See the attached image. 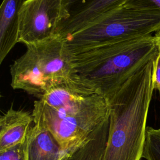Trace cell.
Here are the masks:
<instances>
[{"instance_id":"9","label":"cell","mask_w":160,"mask_h":160,"mask_svg":"<svg viewBox=\"0 0 160 160\" xmlns=\"http://www.w3.org/2000/svg\"><path fill=\"white\" fill-rule=\"evenodd\" d=\"M27 0H3L0 7V63L18 43V16Z\"/></svg>"},{"instance_id":"2","label":"cell","mask_w":160,"mask_h":160,"mask_svg":"<svg viewBox=\"0 0 160 160\" xmlns=\"http://www.w3.org/2000/svg\"><path fill=\"white\" fill-rule=\"evenodd\" d=\"M157 54L131 75L108 100L109 126L102 160H140L154 91Z\"/></svg>"},{"instance_id":"10","label":"cell","mask_w":160,"mask_h":160,"mask_svg":"<svg viewBox=\"0 0 160 160\" xmlns=\"http://www.w3.org/2000/svg\"><path fill=\"white\" fill-rule=\"evenodd\" d=\"M109 117L81 146L68 152L62 160H102L106 146Z\"/></svg>"},{"instance_id":"13","label":"cell","mask_w":160,"mask_h":160,"mask_svg":"<svg viewBox=\"0 0 160 160\" xmlns=\"http://www.w3.org/2000/svg\"><path fill=\"white\" fill-rule=\"evenodd\" d=\"M125 2L141 9L160 12V0H127Z\"/></svg>"},{"instance_id":"1","label":"cell","mask_w":160,"mask_h":160,"mask_svg":"<svg viewBox=\"0 0 160 160\" xmlns=\"http://www.w3.org/2000/svg\"><path fill=\"white\" fill-rule=\"evenodd\" d=\"M34 123L47 129L62 149L81 146L109 117V101L72 74L34 102Z\"/></svg>"},{"instance_id":"7","label":"cell","mask_w":160,"mask_h":160,"mask_svg":"<svg viewBox=\"0 0 160 160\" xmlns=\"http://www.w3.org/2000/svg\"><path fill=\"white\" fill-rule=\"evenodd\" d=\"M32 114L10 108L0 118V151L23 143L32 128Z\"/></svg>"},{"instance_id":"14","label":"cell","mask_w":160,"mask_h":160,"mask_svg":"<svg viewBox=\"0 0 160 160\" xmlns=\"http://www.w3.org/2000/svg\"><path fill=\"white\" fill-rule=\"evenodd\" d=\"M152 83L154 89L160 92V51L157 54L154 62Z\"/></svg>"},{"instance_id":"11","label":"cell","mask_w":160,"mask_h":160,"mask_svg":"<svg viewBox=\"0 0 160 160\" xmlns=\"http://www.w3.org/2000/svg\"><path fill=\"white\" fill-rule=\"evenodd\" d=\"M142 158L147 160H160V128L146 127Z\"/></svg>"},{"instance_id":"4","label":"cell","mask_w":160,"mask_h":160,"mask_svg":"<svg viewBox=\"0 0 160 160\" xmlns=\"http://www.w3.org/2000/svg\"><path fill=\"white\" fill-rule=\"evenodd\" d=\"M74 73L72 54L59 34L26 46L10 66L11 86L40 98Z\"/></svg>"},{"instance_id":"12","label":"cell","mask_w":160,"mask_h":160,"mask_svg":"<svg viewBox=\"0 0 160 160\" xmlns=\"http://www.w3.org/2000/svg\"><path fill=\"white\" fill-rule=\"evenodd\" d=\"M26 140L23 143L0 151V160H26Z\"/></svg>"},{"instance_id":"8","label":"cell","mask_w":160,"mask_h":160,"mask_svg":"<svg viewBox=\"0 0 160 160\" xmlns=\"http://www.w3.org/2000/svg\"><path fill=\"white\" fill-rule=\"evenodd\" d=\"M67 153L51 132L34 124L26 139V160H62Z\"/></svg>"},{"instance_id":"3","label":"cell","mask_w":160,"mask_h":160,"mask_svg":"<svg viewBox=\"0 0 160 160\" xmlns=\"http://www.w3.org/2000/svg\"><path fill=\"white\" fill-rule=\"evenodd\" d=\"M159 52L152 34L96 46L72 54L74 74L109 100Z\"/></svg>"},{"instance_id":"6","label":"cell","mask_w":160,"mask_h":160,"mask_svg":"<svg viewBox=\"0 0 160 160\" xmlns=\"http://www.w3.org/2000/svg\"><path fill=\"white\" fill-rule=\"evenodd\" d=\"M66 18L64 0H27L19 13L18 42L27 46L51 38Z\"/></svg>"},{"instance_id":"15","label":"cell","mask_w":160,"mask_h":160,"mask_svg":"<svg viewBox=\"0 0 160 160\" xmlns=\"http://www.w3.org/2000/svg\"><path fill=\"white\" fill-rule=\"evenodd\" d=\"M154 36L156 38V41H157V44H158V46L159 47V51H160V29L159 31H158L156 32H155Z\"/></svg>"},{"instance_id":"5","label":"cell","mask_w":160,"mask_h":160,"mask_svg":"<svg viewBox=\"0 0 160 160\" xmlns=\"http://www.w3.org/2000/svg\"><path fill=\"white\" fill-rule=\"evenodd\" d=\"M159 29L160 12L125 2L64 40L74 54L96 46L152 34Z\"/></svg>"}]
</instances>
